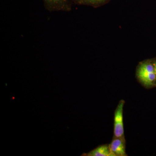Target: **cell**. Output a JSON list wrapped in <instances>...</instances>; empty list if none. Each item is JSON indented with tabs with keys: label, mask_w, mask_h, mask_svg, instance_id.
<instances>
[{
	"label": "cell",
	"mask_w": 156,
	"mask_h": 156,
	"mask_svg": "<svg viewBox=\"0 0 156 156\" xmlns=\"http://www.w3.org/2000/svg\"><path fill=\"white\" fill-rule=\"evenodd\" d=\"M137 75L144 85L147 87L153 86L156 79L154 65L148 62L142 63L138 68Z\"/></svg>",
	"instance_id": "cell-1"
},
{
	"label": "cell",
	"mask_w": 156,
	"mask_h": 156,
	"mask_svg": "<svg viewBox=\"0 0 156 156\" xmlns=\"http://www.w3.org/2000/svg\"><path fill=\"white\" fill-rule=\"evenodd\" d=\"M125 101L121 100L118 105L115 112L114 135L115 137L122 138L124 136L123 108Z\"/></svg>",
	"instance_id": "cell-2"
},
{
	"label": "cell",
	"mask_w": 156,
	"mask_h": 156,
	"mask_svg": "<svg viewBox=\"0 0 156 156\" xmlns=\"http://www.w3.org/2000/svg\"><path fill=\"white\" fill-rule=\"evenodd\" d=\"M45 9L50 12H69L71 10L70 0H43Z\"/></svg>",
	"instance_id": "cell-3"
},
{
	"label": "cell",
	"mask_w": 156,
	"mask_h": 156,
	"mask_svg": "<svg viewBox=\"0 0 156 156\" xmlns=\"http://www.w3.org/2000/svg\"><path fill=\"white\" fill-rule=\"evenodd\" d=\"M110 148L115 156H127L125 145L122 138L116 137L109 145Z\"/></svg>",
	"instance_id": "cell-4"
},
{
	"label": "cell",
	"mask_w": 156,
	"mask_h": 156,
	"mask_svg": "<svg viewBox=\"0 0 156 156\" xmlns=\"http://www.w3.org/2000/svg\"><path fill=\"white\" fill-rule=\"evenodd\" d=\"M88 156H115L112 153L109 146L103 145L98 147L85 155Z\"/></svg>",
	"instance_id": "cell-5"
},
{
	"label": "cell",
	"mask_w": 156,
	"mask_h": 156,
	"mask_svg": "<svg viewBox=\"0 0 156 156\" xmlns=\"http://www.w3.org/2000/svg\"><path fill=\"white\" fill-rule=\"evenodd\" d=\"M104 1L105 0H80L78 4L93 5L99 4Z\"/></svg>",
	"instance_id": "cell-6"
},
{
	"label": "cell",
	"mask_w": 156,
	"mask_h": 156,
	"mask_svg": "<svg viewBox=\"0 0 156 156\" xmlns=\"http://www.w3.org/2000/svg\"><path fill=\"white\" fill-rule=\"evenodd\" d=\"M154 72L155 73L156 76V62H155L154 64Z\"/></svg>",
	"instance_id": "cell-7"
},
{
	"label": "cell",
	"mask_w": 156,
	"mask_h": 156,
	"mask_svg": "<svg viewBox=\"0 0 156 156\" xmlns=\"http://www.w3.org/2000/svg\"><path fill=\"white\" fill-rule=\"evenodd\" d=\"M73 1H74L75 2V1H76V2H77V3H78V2H79V1H80V0H73Z\"/></svg>",
	"instance_id": "cell-8"
}]
</instances>
